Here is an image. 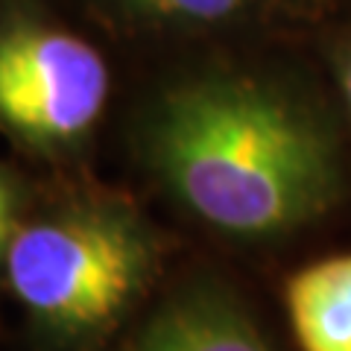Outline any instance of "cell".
<instances>
[{
  "label": "cell",
  "instance_id": "6da1fadb",
  "mask_svg": "<svg viewBox=\"0 0 351 351\" xmlns=\"http://www.w3.org/2000/svg\"><path fill=\"white\" fill-rule=\"evenodd\" d=\"M149 156L191 211L232 234H276L334 196L328 141L302 108L246 80L170 91L149 120Z\"/></svg>",
  "mask_w": 351,
  "mask_h": 351
},
{
  "label": "cell",
  "instance_id": "7a4b0ae2",
  "mask_svg": "<svg viewBox=\"0 0 351 351\" xmlns=\"http://www.w3.org/2000/svg\"><path fill=\"white\" fill-rule=\"evenodd\" d=\"M12 293L64 334L112 325L144 290L156 249L123 208L85 205L18 226L3 255Z\"/></svg>",
  "mask_w": 351,
  "mask_h": 351
},
{
  "label": "cell",
  "instance_id": "3957f363",
  "mask_svg": "<svg viewBox=\"0 0 351 351\" xmlns=\"http://www.w3.org/2000/svg\"><path fill=\"white\" fill-rule=\"evenodd\" d=\"M108 100V64L59 27L0 29V123L36 147H64L97 123Z\"/></svg>",
  "mask_w": 351,
  "mask_h": 351
},
{
  "label": "cell",
  "instance_id": "277c9868",
  "mask_svg": "<svg viewBox=\"0 0 351 351\" xmlns=\"http://www.w3.org/2000/svg\"><path fill=\"white\" fill-rule=\"evenodd\" d=\"M126 351H269L243 313L214 295L167 304Z\"/></svg>",
  "mask_w": 351,
  "mask_h": 351
},
{
  "label": "cell",
  "instance_id": "5b68a950",
  "mask_svg": "<svg viewBox=\"0 0 351 351\" xmlns=\"http://www.w3.org/2000/svg\"><path fill=\"white\" fill-rule=\"evenodd\" d=\"M287 311L304 351H351V255L319 261L293 276Z\"/></svg>",
  "mask_w": 351,
  "mask_h": 351
},
{
  "label": "cell",
  "instance_id": "8992f818",
  "mask_svg": "<svg viewBox=\"0 0 351 351\" xmlns=\"http://www.w3.org/2000/svg\"><path fill=\"white\" fill-rule=\"evenodd\" d=\"M126 6L158 18H179V21H219L234 15L252 0H123Z\"/></svg>",
  "mask_w": 351,
  "mask_h": 351
},
{
  "label": "cell",
  "instance_id": "52a82bcc",
  "mask_svg": "<svg viewBox=\"0 0 351 351\" xmlns=\"http://www.w3.org/2000/svg\"><path fill=\"white\" fill-rule=\"evenodd\" d=\"M15 193L12 188L6 184V179L0 176V263H3L6 255V246L15 234Z\"/></svg>",
  "mask_w": 351,
  "mask_h": 351
},
{
  "label": "cell",
  "instance_id": "ba28073f",
  "mask_svg": "<svg viewBox=\"0 0 351 351\" xmlns=\"http://www.w3.org/2000/svg\"><path fill=\"white\" fill-rule=\"evenodd\" d=\"M343 88H346V100L351 108V56L346 59V68H343Z\"/></svg>",
  "mask_w": 351,
  "mask_h": 351
}]
</instances>
